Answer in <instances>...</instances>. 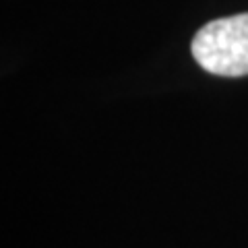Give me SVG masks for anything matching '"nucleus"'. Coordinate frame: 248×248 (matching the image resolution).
Listing matches in <instances>:
<instances>
[{"label": "nucleus", "instance_id": "obj_1", "mask_svg": "<svg viewBox=\"0 0 248 248\" xmlns=\"http://www.w3.org/2000/svg\"><path fill=\"white\" fill-rule=\"evenodd\" d=\"M192 56L217 77L248 75V13L207 23L192 40Z\"/></svg>", "mask_w": 248, "mask_h": 248}]
</instances>
